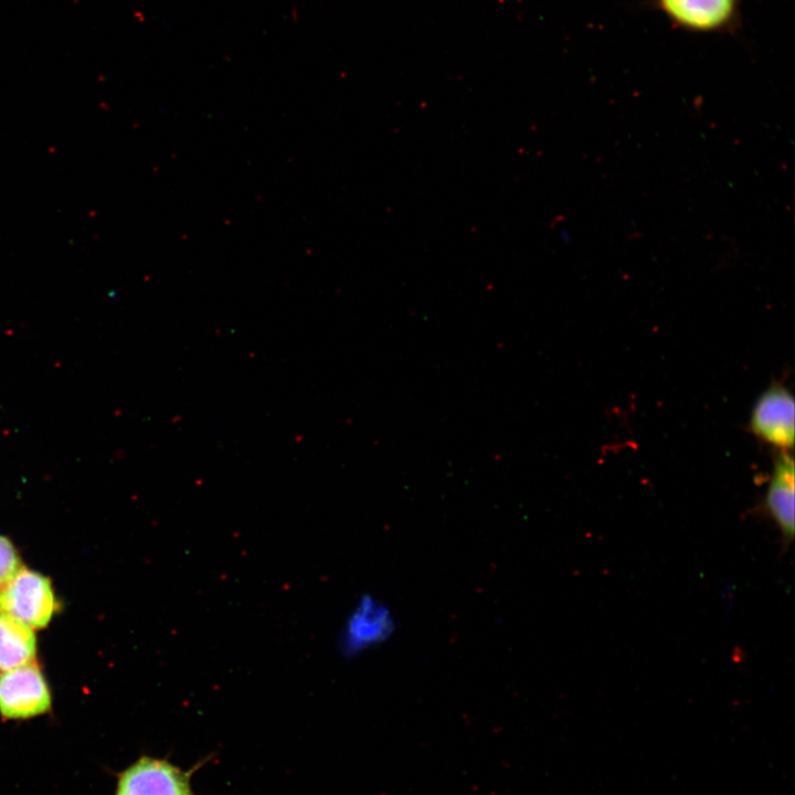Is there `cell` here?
I'll return each instance as SVG.
<instances>
[{
    "label": "cell",
    "mask_w": 795,
    "mask_h": 795,
    "mask_svg": "<svg viewBox=\"0 0 795 795\" xmlns=\"http://www.w3.org/2000/svg\"><path fill=\"white\" fill-rule=\"evenodd\" d=\"M396 621L389 605L371 593L361 594L346 614L336 637L338 653L358 658L385 644Z\"/></svg>",
    "instance_id": "obj_1"
},
{
    "label": "cell",
    "mask_w": 795,
    "mask_h": 795,
    "mask_svg": "<svg viewBox=\"0 0 795 795\" xmlns=\"http://www.w3.org/2000/svg\"><path fill=\"white\" fill-rule=\"evenodd\" d=\"M56 608L51 581L29 569L21 568L0 591V610L32 629L45 627Z\"/></svg>",
    "instance_id": "obj_2"
},
{
    "label": "cell",
    "mask_w": 795,
    "mask_h": 795,
    "mask_svg": "<svg viewBox=\"0 0 795 795\" xmlns=\"http://www.w3.org/2000/svg\"><path fill=\"white\" fill-rule=\"evenodd\" d=\"M49 685L33 661L0 675V714L9 720L30 719L50 711Z\"/></svg>",
    "instance_id": "obj_3"
},
{
    "label": "cell",
    "mask_w": 795,
    "mask_h": 795,
    "mask_svg": "<svg viewBox=\"0 0 795 795\" xmlns=\"http://www.w3.org/2000/svg\"><path fill=\"white\" fill-rule=\"evenodd\" d=\"M794 398L781 383L768 386L755 401L750 416V431L760 441L778 451L794 445Z\"/></svg>",
    "instance_id": "obj_4"
},
{
    "label": "cell",
    "mask_w": 795,
    "mask_h": 795,
    "mask_svg": "<svg viewBox=\"0 0 795 795\" xmlns=\"http://www.w3.org/2000/svg\"><path fill=\"white\" fill-rule=\"evenodd\" d=\"M115 795H194L189 773L171 763L142 756L118 778Z\"/></svg>",
    "instance_id": "obj_5"
},
{
    "label": "cell",
    "mask_w": 795,
    "mask_h": 795,
    "mask_svg": "<svg viewBox=\"0 0 795 795\" xmlns=\"http://www.w3.org/2000/svg\"><path fill=\"white\" fill-rule=\"evenodd\" d=\"M794 459L789 451H780L762 502L763 511L780 530L783 547L787 549L795 532L794 510Z\"/></svg>",
    "instance_id": "obj_6"
},
{
    "label": "cell",
    "mask_w": 795,
    "mask_h": 795,
    "mask_svg": "<svg viewBox=\"0 0 795 795\" xmlns=\"http://www.w3.org/2000/svg\"><path fill=\"white\" fill-rule=\"evenodd\" d=\"M739 0H658L660 9L680 26L717 31L733 20Z\"/></svg>",
    "instance_id": "obj_7"
},
{
    "label": "cell",
    "mask_w": 795,
    "mask_h": 795,
    "mask_svg": "<svg viewBox=\"0 0 795 795\" xmlns=\"http://www.w3.org/2000/svg\"><path fill=\"white\" fill-rule=\"evenodd\" d=\"M35 653L33 629L0 610V671L32 662Z\"/></svg>",
    "instance_id": "obj_8"
},
{
    "label": "cell",
    "mask_w": 795,
    "mask_h": 795,
    "mask_svg": "<svg viewBox=\"0 0 795 795\" xmlns=\"http://www.w3.org/2000/svg\"><path fill=\"white\" fill-rule=\"evenodd\" d=\"M20 556L12 542L0 534V591L21 569Z\"/></svg>",
    "instance_id": "obj_9"
}]
</instances>
